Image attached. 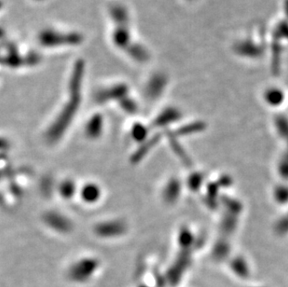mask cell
I'll return each mask as SVG.
<instances>
[{
	"instance_id": "obj_1",
	"label": "cell",
	"mask_w": 288,
	"mask_h": 287,
	"mask_svg": "<svg viewBox=\"0 0 288 287\" xmlns=\"http://www.w3.org/2000/svg\"><path fill=\"white\" fill-rule=\"evenodd\" d=\"M80 105L79 92H72V97L68 104L64 106L62 112L58 116L52 125L49 127L47 133V139L49 143H55L60 140L72 123V120L75 118Z\"/></svg>"
},
{
	"instance_id": "obj_2",
	"label": "cell",
	"mask_w": 288,
	"mask_h": 287,
	"mask_svg": "<svg viewBox=\"0 0 288 287\" xmlns=\"http://www.w3.org/2000/svg\"><path fill=\"white\" fill-rule=\"evenodd\" d=\"M126 231V226L124 222L120 220H112V221H106L102 222L96 226L95 232L97 235L105 238H113L118 237L121 234H123Z\"/></svg>"
},
{
	"instance_id": "obj_3",
	"label": "cell",
	"mask_w": 288,
	"mask_h": 287,
	"mask_svg": "<svg viewBox=\"0 0 288 287\" xmlns=\"http://www.w3.org/2000/svg\"><path fill=\"white\" fill-rule=\"evenodd\" d=\"M44 220L48 226L60 232H67L72 229V223L66 217L60 213L49 212L44 217Z\"/></svg>"
},
{
	"instance_id": "obj_4",
	"label": "cell",
	"mask_w": 288,
	"mask_h": 287,
	"mask_svg": "<svg viewBox=\"0 0 288 287\" xmlns=\"http://www.w3.org/2000/svg\"><path fill=\"white\" fill-rule=\"evenodd\" d=\"M104 130V118L100 114H95L88 120L85 126L86 136L90 139H97Z\"/></svg>"
},
{
	"instance_id": "obj_5",
	"label": "cell",
	"mask_w": 288,
	"mask_h": 287,
	"mask_svg": "<svg viewBox=\"0 0 288 287\" xmlns=\"http://www.w3.org/2000/svg\"><path fill=\"white\" fill-rule=\"evenodd\" d=\"M128 92V88L125 85H118L115 86L113 88H110L108 90L105 91H102L101 93H99L98 100L101 102H106V101H110L112 99H121L125 97Z\"/></svg>"
},
{
	"instance_id": "obj_6",
	"label": "cell",
	"mask_w": 288,
	"mask_h": 287,
	"mask_svg": "<svg viewBox=\"0 0 288 287\" xmlns=\"http://www.w3.org/2000/svg\"><path fill=\"white\" fill-rule=\"evenodd\" d=\"M81 198L86 203H93L97 202L101 197V189L98 185L89 183L86 184L80 192Z\"/></svg>"
},
{
	"instance_id": "obj_7",
	"label": "cell",
	"mask_w": 288,
	"mask_h": 287,
	"mask_svg": "<svg viewBox=\"0 0 288 287\" xmlns=\"http://www.w3.org/2000/svg\"><path fill=\"white\" fill-rule=\"evenodd\" d=\"M97 262L93 259H83L79 261L75 268H73V273L75 274H85L88 275L96 268Z\"/></svg>"
},
{
	"instance_id": "obj_8",
	"label": "cell",
	"mask_w": 288,
	"mask_h": 287,
	"mask_svg": "<svg viewBox=\"0 0 288 287\" xmlns=\"http://www.w3.org/2000/svg\"><path fill=\"white\" fill-rule=\"evenodd\" d=\"M59 190H60V194L62 195L63 199L69 200L75 195L77 191V186L72 180H64L60 185Z\"/></svg>"
},
{
	"instance_id": "obj_9",
	"label": "cell",
	"mask_w": 288,
	"mask_h": 287,
	"mask_svg": "<svg viewBox=\"0 0 288 287\" xmlns=\"http://www.w3.org/2000/svg\"><path fill=\"white\" fill-rule=\"evenodd\" d=\"M148 135L147 128L140 123L134 124L132 128V137L137 142H143Z\"/></svg>"
},
{
	"instance_id": "obj_10",
	"label": "cell",
	"mask_w": 288,
	"mask_h": 287,
	"mask_svg": "<svg viewBox=\"0 0 288 287\" xmlns=\"http://www.w3.org/2000/svg\"><path fill=\"white\" fill-rule=\"evenodd\" d=\"M121 107L127 112H134L136 110V105L134 101H131L130 99H123L121 103Z\"/></svg>"
}]
</instances>
